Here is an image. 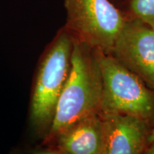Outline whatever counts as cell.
<instances>
[{"label":"cell","mask_w":154,"mask_h":154,"mask_svg":"<svg viewBox=\"0 0 154 154\" xmlns=\"http://www.w3.org/2000/svg\"><path fill=\"white\" fill-rule=\"evenodd\" d=\"M102 94L101 70L94 49L74 40L68 79L43 143L48 145L58 134L80 120L101 113Z\"/></svg>","instance_id":"6da1fadb"},{"label":"cell","mask_w":154,"mask_h":154,"mask_svg":"<svg viewBox=\"0 0 154 154\" xmlns=\"http://www.w3.org/2000/svg\"><path fill=\"white\" fill-rule=\"evenodd\" d=\"M74 39L64 26L46 47L38 62L31 99L30 119L36 130L49 131L67 79Z\"/></svg>","instance_id":"7a4b0ae2"},{"label":"cell","mask_w":154,"mask_h":154,"mask_svg":"<svg viewBox=\"0 0 154 154\" xmlns=\"http://www.w3.org/2000/svg\"><path fill=\"white\" fill-rule=\"evenodd\" d=\"M101 70V114L121 113L149 122L154 118V91L111 54L94 49Z\"/></svg>","instance_id":"3957f363"},{"label":"cell","mask_w":154,"mask_h":154,"mask_svg":"<svg viewBox=\"0 0 154 154\" xmlns=\"http://www.w3.org/2000/svg\"><path fill=\"white\" fill-rule=\"evenodd\" d=\"M64 27L74 40L111 54L127 17L110 0H63Z\"/></svg>","instance_id":"277c9868"},{"label":"cell","mask_w":154,"mask_h":154,"mask_svg":"<svg viewBox=\"0 0 154 154\" xmlns=\"http://www.w3.org/2000/svg\"><path fill=\"white\" fill-rule=\"evenodd\" d=\"M111 54L154 90V29L127 18Z\"/></svg>","instance_id":"5b68a950"},{"label":"cell","mask_w":154,"mask_h":154,"mask_svg":"<svg viewBox=\"0 0 154 154\" xmlns=\"http://www.w3.org/2000/svg\"><path fill=\"white\" fill-rule=\"evenodd\" d=\"M103 121L102 154H143L150 131L147 121L121 113L101 114Z\"/></svg>","instance_id":"8992f818"},{"label":"cell","mask_w":154,"mask_h":154,"mask_svg":"<svg viewBox=\"0 0 154 154\" xmlns=\"http://www.w3.org/2000/svg\"><path fill=\"white\" fill-rule=\"evenodd\" d=\"M47 146L63 154H102L103 121L101 113L75 123L58 134Z\"/></svg>","instance_id":"52a82bcc"},{"label":"cell","mask_w":154,"mask_h":154,"mask_svg":"<svg viewBox=\"0 0 154 154\" xmlns=\"http://www.w3.org/2000/svg\"><path fill=\"white\" fill-rule=\"evenodd\" d=\"M123 5L127 18L138 19L154 29V0H127Z\"/></svg>","instance_id":"ba28073f"},{"label":"cell","mask_w":154,"mask_h":154,"mask_svg":"<svg viewBox=\"0 0 154 154\" xmlns=\"http://www.w3.org/2000/svg\"><path fill=\"white\" fill-rule=\"evenodd\" d=\"M11 154H63L57 149L48 146L47 148H38L33 149H17Z\"/></svg>","instance_id":"9c48e42d"},{"label":"cell","mask_w":154,"mask_h":154,"mask_svg":"<svg viewBox=\"0 0 154 154\" xmlns=\"http://www.w3.org/2000/svg\"><path fill=\"white\" fill-rule=\"evenodd\" d=\"M154 142V126L152 129L150 131L149 137H148V144L151 145Z\"/></svg>","instance_id":"30bf717a"},{"label":"cell","mask_w":154,"mask_h":154,"mask_svg":"<svg viewBox=\"0 0 154 154\" xmlns=\"http://www.w3.org/2000/svg\"><path fill=\"white\" fill-rule=\"evenodd\" d=\"M143 154H154V142L151 144V146L149 148L147 147Z\"/></svg>","instance_id":"8fae6325"},{"label":"cell","mask_w":154,"mask_h":154,"mask_svg":"<svg viewBox=\"0 0 154 154\" xmlns=\"http://www.w3.org/2000/svg\"><path fill=\"white\" fill-rule=\"evenodd\" d=\"M110 1L119 8V5L120 6L123 5L125 2H126L127 0H110Z\"/></svg>","instance_id":"7c38bea8"}]
</instances>
